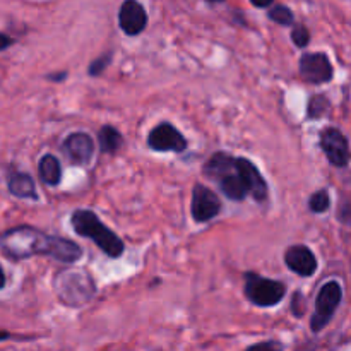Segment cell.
<instances>
[{
  "mask_svg": "<svg viewBox=\"0 0 351 351\" xmlns=\"http://www.w3.org/2000/svg\"><path fill=\"white\" fill-rule=\"evenodd\" d=\"M119 26L127 36H137L147 26V12L143 3L136 0H127L120 5Z\"/></svg>",
  "mask_w": 351,
  "mask_h": 351,
  "instance_id": "12",
  "label": "cell"
},
{
  "mask_svg": "<svg viewBox=\"0 0 351 351\" xmlns=\"http://www.w3.org/2000/svg\"><path fill=\"white\" fill-rule=\"evenodd\" d=\"M71 226L79 237L93 240L101 252L112 259H119L125 252V243L110 230L91 209H75L71 216Z\"/></svg>",
  "mask_w": 351,
  "mask_h": 351,
  "instance_id": "3",
  "label": "cell"
},
{
  "mask_svg": "<svg viewBox=\"0 0 351 351\" xmlns=\"http://www.w3.org/2000/svg\"><path fill=\"white\" fill-rule=\"evenodd\" d=\"M204 175L219 185L228 199L242 202L247 195L256 202L267 199V184L256 165L247 158L218 151L204 165Z\"/></svg>",
  "mask_w": 351,
  "mask_h": 351,
  "instance_id": "1",
  "label": "cell"
},
{
  "mask_svg": "<svg viewBox=\"0 0 351 351\" xmlns=\"http://www.w3.org/2000/svg\"><path fill=\"white\" fill-rule=\"evenodd\" d=\"M3 257L24 261L34 256H47L64 264H74L82 257V249L72 240L57 235H47L29 225L14 226L0 239Z\"/></svg>",
  "mask_w": 351,
  "mask_h": 351,
  "instance_id": "2",
  "label": "cell"
},
{
  "mask_svg": "<svg viewBox=\"0 0 351 351\" xmlns=\"http://www.w3.org/2000/svg\"><path fill=\"white\" fill-rule=\"evenodd\" d=\"M110 62H112V53H103L101 57L95 58V60L89 64L88 74L93 75V77H95V75L103 74V72H105V69L110 65Z\"/></svg>",
  "mask_w": 351,
  "mask_h": 351,
  "instance_id": "21",
  "label": "cell"
},
{
  "mask_svg": "<svg viewBox=\"0 0 351 351\" xmlns=\"http://www.w3.org/2000/svg\"><path fill=\"white\" fill-rule=\"evenodd\" d=\"M291 41L295 43V47L305 48L308 43H311V31L307 29V26L304 24H297L291 29Z\"/></svg>",
  "mask_w": 351,
  "mask_h": 351,
  "instance_id": "20",
  "label": "cell"
},
{
  "mask_svg": "<svg viewBox=\"0 0 351 351\" xmlns=\"http://www.w3.org/2000/svg\"><path fill=\"white\" fill-rule=\"evenodd\" d=\"M221 213V201L218 194L202 184H195L192 189L191 215L195 223H208Z\"/></svg>",
  "mask_w": 351,
  "mask_h": 351,
  "instance_id": "10",
  "label": "cell"
},
{
  "mask_svg": "<svg viewBox=\"0 0 351 351\" xmlns=\"http://www.w3.org/2000/svg\"><path fill=\"white\" fill-rule=\"evenodd\" d=\"M245 351H285L283 345L280 341H274V339H269V341L256 343V345L249 346Z\"/></svg>",
  "mask_w": 351,
  "mask_h": 351,
  "instance_id": "23",
  "label": "cell"
},
{
  "mask_svg": "<svg viewBox=\"0 0 351 351\" xmlns=\"http://www.w3.org/2000/svg\"><path fill=\"white\" fill-rule=\"evenodd\" d=\"M38 173H40L43 184L50 185V187H57L62 182L60 161L53 154H43L40 163H38Z\"/></svg>",
  "mask_w": 351,
  "mask_h": 351,
  "instance_id": "15",
  "label": "cell"
},
{
  "mask_svg": "<svg viewBox=\"0 0 351 351\" xmlns=\"http://www.w3.org/2000/svg\"><path fill=\"white\" fill-rule=\"evenodd\" d=\"M243 293L256 307L269 308L283 300L287 295V287L281 281L269 280V278L259 276L257 273L250 271V273H245Z\"/></svg>",
  "mask_w": 351,
  "mask_h": 351,
  "instance_id": "5",
  "label": "cell"
},
{
  "mask_svg": "<svg viewBox=\"0 0 351 351\" xmlns=\"http://www.w3.org/2000/svg\"><path fill=\"white\" fill-rule=\"evenodd\" d=\"M53 288L58 300L69 307H81L89 304L98 291L91 274L79 269L60 271L55 276Z\"/></svg>",
  "mask_w": 351,
  "mask_h": 351,
  "instance_id": "4",
  "label": "cell"
},
{
  "mask_svg": "<svg viewBox=\"0 0 351 351\" xmlns=\"http://www.w3.org/2000/svg\"><path fill=\"white\" fill-rule=\"evenodd\" d=\"M98 141H99V147H101V153L106 154H113L117 149H120L123 143L122 134L119 132V129H115L113 125H103L99 129L98 134Z\"/></svg>",
  "mask_w": 351,
  "mask_h": 351,
  "instance_id": "16",
  "label": "cell"
},
{
  "mask_svg": "<svg viewBox=\"0 0 351 351\" xmlns=\"http://www.w3.org/2000/svg\"><path fill=\"white\" fill-rule=\"evenodd\" d=\"M267 17L271 21H274L280 26H293L295 23V14L293 10L288 5H283V3H274L269 10H267Z\"/></svg>",
  "mask_w": 351,
  "mask_h": 351,
  "instance_id": "17",
  "label": "cell"
},
{
  "mask_svg": "<svg viewBox=\"0 0 351 351\" xmlns=\"http://www.w3.org/2000/svg\"><path fill=\"white\" fill-rule=\"evenodd\" d=\"M7 189L10 194L17 199H31V201H40V195L36 192V184L33 178L23 171H14L7 178Z\"/></svg>",
  "mask_w": 351,
  "mask_h": 351,
  "instance_id": "14",
  "label": "cell"
},
{
  "mask_svg": "<svg viewBox=\"0 0 351 351\" xmlns=\"http://www.w3.org/2000/svg\"><path fill=\"white\" fill-rule=\"evenodd\" d=\"M285 264L302 278H311L317 271V259L307 245H291L285 252Z\"/></svg>",
  "mask_w": 351,
  "mask_h": 351,
  "instance_id": "13",
  "label": "cell"
},
{
  "mask_svg": "<svg viewBox=\"0 0 351 351\" xmlns=\"http://www.w3.org/2000/svg\"><path fill=\"white\" fill-rule=\"evenodd\" d=\"M329 206H331V195H329V192L324 191V189L314 192V194L311 195V199H308V209H311L312 213H315V215L326 213L329 209Z\"/></svg>",
  "mask_w": 351,
  "mask_h": 351,
  "instance_id": "19",
  "label": "cell"
},
{
  "mask_svg": "<svg viewBox=\"0 0 351 351\" xmlns=\"http://www.w3.org/2000/svg\"><path fill=\"white\" fill-rule=\"evenodd\" d=\"M329 106H331V101H329L324 95L312 96L311 101H308V106H307V117L311 120L322 119V117L328 113Z\"/></svg>",
  "mask_w": 351,
  "mask_h": 351,
  "instance_id": "18",
  "label": "cell"
},
{
  "mask_svg": "<svg viewBox=\"0 0 351 351\" xmlns=\"http://www.w3.org/2000/svg\"><path fill=\"white\" fill-rule=\"evenodd\" d=\"M319 146L322 153L326 154L329 163L336 168H346L351 160L350 143L345 134L336 127H328L321 132L319 137Z\"/></svg>",
  "mask_w": 351,
  "mask_h": 351,
  "instance_id": "8",
  "label": "cell"
},
{
  "mask_svg": "<svg viewBox=\"0 0 351 351\" xmlns=\"http://www.w3.org/2000/svg\"><path fill=\"white\" fill-rule=\"evenodd\" d=\"M291 314L297 319L304 317L305 314V297L302 295V291H295L293 297H291Z\"/></svg>",
  "mask_w": 351,
  "mask_h": 351,
  "instance_id": "22",
  "label": "cell"
},
{
  "mask_svg": "<svg viewBox=\"0 0 351 351\" xmlns=\"http://www.w3.org/2000/svg\"><path fill=\"white\" fill-rule=\"evenodd\" d=\"M147 146L158 153H184L189 143L177 127L170 122H161L147 136Z\"/></svg>",
  "mask_w": 351,
  "mask_h": 351,
  "instance_id": "9",
  "label": "cell"
},
{
  "mask_svg": "<svg viewBox=\"0 0 351 351\" xmlns=\"http://www.w3.org/2000/svg\"><path fill=\"white\" fill-rule=\"evenodd\" d=\"M250 3H252L254 7H257V9H271V7L274 5L273 2H254V0Z\"/></svg>",
  "mask_w": 351,
  "mask_h": 351,
  "instance_id": "26",
  "label": "cell"
},
{
  "mask_svg": "<svg viewBox=\"0 0 351 351\" xmlns=\"http://www.w3.org/2000/svg\"><path fill=\"white\" fill-rule=\"evenodd\" d=\"M95 141L86 132H72L62 143V151L74 165H88L95 154Z\"/></svg>",
  "mask_w": 351,
  "mask_h": 351,
  "instance_id": "11",
  "label": "cell"
},
{
  "mask_svg": "<svg viewBox=\"0 0 351 351\" xmlns=\"http://www.w3.org/2000/svg\"><path fill=\"white\" fill-rule=\"evenodd\" d=\"M298 71L308 84H326L335 77V69L324 51H311L302 55L298 60Z\"/></svg>",
  "mask_w": 351,
  "mask_h": 351,
  "instance_id": "7",
  "label": "cell"
},
{
  "mask_svg": "<svg viewBox=\"0 0 351 351\" xmlns=\"http://www.w3.org/2000/svg\"><path fill=\"white\" fill-rule=\"evenodd\" d=\"M65 77H67V72H65V71L57 72V74H48L47 75V79H50V81H55V82H62Z\"/></svg>",
  "mask_w": 351,
  "mask_h": 351,
  "instance_id": "24",
  "label": "cell"
},
{
  "mask_svg": "<svg viewBox=\"0 0 351 351\" xmlns=\"http://www.w3.org/2000/svg\"><path fill=\"white\" fill-rule=\"evenodd\" d=\"M343 300V288L338 281H328L319 290L315 298V311L311 319V329L314 335L321 332L331 322Z\"/></svg>",
  "mask_w": 351,
  "mask_h": 351,
  "instance_id": "6",
  "label": "cell"
},
{
  "mask_svg": "<svg viewBox=\"0 0 351 351\" xmlns=\"http://www.w3.org/2000/svg\"><path fill=\"white\" fill-rule=\"evenodd\" d=\"M0 40H2V43H0V50H7L10 45H14V40L10 36H7V34H2V36H0Z\"/></svg>",
  "mask_w": 351,
  "mask_h": 351,
  "instance_id": "25",
  "label": "cell"
}]
</instances>
